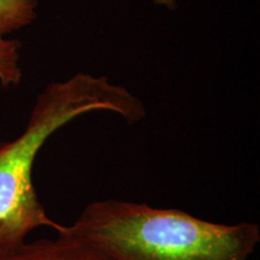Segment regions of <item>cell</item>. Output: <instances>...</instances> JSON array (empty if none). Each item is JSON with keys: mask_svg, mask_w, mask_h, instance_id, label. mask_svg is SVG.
Wrapping results in <instances>:
<instances>
[{"mask_svg": "<svg viewBox=\"0 0 260 260\" xmlns=\"http://www.w3.org/2000/svg\"><path fill=\"white\" fill-rule=\"evenodd\" d=\"M39 0H0V35L27 27L37 17Z\"/></svg>", "mask_w": 260, "mask_h": 260, "instance_id": "277c9868", "label": "cell"}, {"mask_svg": "<svg viewBox=\"0 0 260 260\" xmlns=\"http://www.w3.org/2000/svg\"><path fill=\"white\" fill-rule=\"evenodd\" d=\"M0 260H112L102 249L83 237L75 235L65 225L54 239L25 241Z\"/></svg>", "mask_w": 260, "mask_h": 260, "instance_id": "3957f363", "label": "cell"}, {"mask_svg": "<svg viewBox=\"0 0 260 260\" xmlns=\"http://www.w3.org/2000/svg\"><path fill=\"white\" fill-rule=\"evenodd\" d=\"M19 47L17 40L0 35V83L3 87L17 86L22 79L19 67Z\"/></svg>", "mask_w": 260, "mask_h": 260, "instance_id": "5b68a950", "label": "cell"}, {"mask_svg": "<svg viewBox=\"0 0 260 260\" xmlns=\"http://www.w3.org/2000/svg\"><path fill=\"white\" fill-rule=\"evenodd\" d=\"M67 226L112 260H248L260 241L255 223H213L116 199L90 203Z\"/></svg>", "mask_w": 260, "mask_h": 260, "instance_id": "7a4b0ae2", "label": "cell"}, {"mask_svg": "<svg viewBox=\"0 0 260 260\" xmlns=\"http://www.w3.org/2000/svg\"><path fill=\"white\" fill-rule=\"evenodd\" d=\"M153 3L155 5L165 6V8L169 10H174L176 8V3H175V0H153Z\"/></svg>", "mask_w": 260, "mask_h": 260, "instance_id": "8992f818", "label": "cell"}, {"mask_svg": "<svg viewBox=\"0 0 260 260\" xmlns=\"http://www.w3.org/2000/svg\"><path fill=\"white\" fill-rule=\"evenodd\" d=\"M109 111L130 124L146 115L144 104L106 76L77 74L45 87L32 106L25 129L12 141L0 144V256L27 241L35 229L65 225L47 216L35 190L32 170L37 157L57 130L77 117Z\"/></svg>", "mask_w": 260, "mask_h": 260, "instance_id": "6da1fadb", "label": "cell"}]
</instances>
